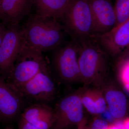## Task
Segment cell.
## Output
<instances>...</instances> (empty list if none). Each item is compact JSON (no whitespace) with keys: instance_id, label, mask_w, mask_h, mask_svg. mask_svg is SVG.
<instances>
[{"instance_id":"1","label":"cell","mask_w":129,"mask_h":129,"mask_svg":"<svg viewBox=\"0 0 129 129\" xmlns=\"http://www.w3.org/2000/svg\"><path fill=\"white\" fill-rule=\"evenodd\" d=\"M23 27L27 45L42 53L62 44L67 34L59 20L36 13L29 16Z\"/></svg>"},{"instance_id":"2","label":"cell","mask_w":129,"mask_h":129,"mask_svg":"<svg viewBox=\"0 0 129 129\" xmlns=\"http://www.w3.org/2000/svg\"><path fill=\"white\" fill-rule=\"evenodd\" d=\"M59 21L67 34L78 42L95 37L93 17L88 0H69Z\"/></svg>"},{"instance_id":"3","label":"cell","mask_w":129,"mask_h":129,"mask_svg":"<svg viewBox=\"0 0 129 129\" xmlns=\"http://www.w3.org/2000/svg\"><path fill=\"white\" fill-rule=\"evenodd\" d=\"M48 65L42 52L27 44L5 78V80L14 90L30 80Z\"/></svg>"},{"instance_id":"4","label":"cell","mask_w":129,"mask_h":129,"mask_svg":"<svg viewBox=\"0 0 129 129\" xmlns=\"http://www.w3.org/2000/svg\"><path fill=\"white\" fill-rule=\"evenodd\" d=\"M80 45L76 41L71 39L64 41L51 51V67L63 79L72 80L80 74L77 60Z\"/></svg>"},{"instance_id":"5","label":"cell","mask_w":129,"mask_h":129,"mask_svg":"<svg viewBox=\"0 0 129 129\" xmlns=\"http://www.w3.org/2000/svg\"><path fill=\"white\" fill-rule=\"evenodd\" d=\"M49 65L32 79L13 90L23 99L46 104L53 99L55 87Z\"/></svg>"},{"instance_id":"6","label":"cell","mask_w":129,"mask_h":129,"mask_svg":"<svg viewBox=\"0 0 129 129\" xmlns=\"http://www.w3.org/2000/svg\"><path fill=\"white\" fill-rule=\"evenodd\" d=\"M27 42L23 27L8 24L7 30L0 46V75L5 78Z\"/></svg>"},{"instance_id":"7","label":"cell","mask_w":129,"mask_h":129,"mask_svg":"<svg viewBox=\"0 0 129 129\" xmlns=\"http://www.w3.org/2000/svg\"><path fill=\"white\" fill-rule=\"evenodd\" d=\"M80 45L78 64L80 74L90 78L104 72L106 68V56L108 53L95 38L78 42Z\"/></svg>"},{"instance_id":"8","label":"cell","mask_w":129,"mask_h":129,"mask_svg":"<svg viewBox=\"0 0 129 129\" xmlns=\"http://www.w3.org/2000/svg\"><path fill=\"white\" fill-rule=\"evenodd\" d=\"M83 105L81 99L76 95L63 98L54 111L55 122L51 129H62L80 123L83 117Z\"/></svg>"},{"instance_id":"9","label":"cell","mask_w":129,"mask_h":129,"mask_svg":"<svg viewBox=\"0 0 129 129\" xmlns=\"http://www.w3.org/2000/svg\"><path fill=\"white\" fill-rule=\"evenodd\" d=\"M92 12L95 37L111 31L116 22L114 7L111 0H88Z\"/></svg>"},{"instance_id":"10","label":"cell","mask_w":129,"mask_h":129,"mask_svg":"<svg viewBox=\"0 0 129 129\" xmlns=\"http://www.w3.org/2000/svg\"><path fill=\"white\" fill-rule=\"evenodd\" d=\"M95 38L108 54L116 55L128 49L129 47V19L108 33Z\"/></svg>"},{"instance_id":"11","label":"cell","mask_w":129,"mask_h":129,"mask_svg":"<svg viewBox=\"0 0 129 129\" xmlns=\"http://www.w3.org/2000/svg\"><path fill=\"white\" fill-rule=\"evenodd\" d=\"M23 101L0 75V120L9 121L17 117L23 109Z\"/></svg>"},{"instance_id":"12","label":"cell","mask_w":129,"mask_h":129,"mask_svg":"<svg viewBox=\"0 0 129 129\" xmlns=\"http://www.w3.org/2000/svg\"><path fill=\"white\" fill-rule=\"evenodd\" d=\"M21 117L39 129H51L55 120L53 111L46 104L35 103L24 110Z\"/></svg>"},{"instance_id":"13","label":"cell","mask_w":129,"mask_h":129,"mask_svg":"<svg viewBox=\"0 0 129 129\" xmlns=\"http://www.w3.org/2000/svg\"><path fill=\"white\" fill-rule=\"evenodd\" d=\"M34 0H1L0 7L7 24H19L30 13Z\"/></svg>"},{"instance_id":"14","label":"cell","mask_w":129,"mask_h":129,"mask_svg":"<svg viewBox=\"0 0 129 129\" xmlns=\"http://www.w3.org/2000/svg\"><path fill=\"white\" fill-rule=\"evenodd\" d=\"M69 0H34L36 14L60 20L67 7Z\"/></svg>"},{"instance_id":"15","label":"cell","mask_w":129,"mask_h":129,"mask_svg":"<svg viewBox=\"0 0 129 129\" xmlns=\"http://www.w3.org/2000/svg\"><path fill=\"white\" fill-rule=\"evenodd\" d=\"M111 115L115 118H121L125 115L127 101L123 93L117 91H109L106 95Z\"/></svg>"},{"instance_id":"16","label":"cell","mask_w":129,"mask_h":129,"mask_svg":"<svg viewBox=\"0 0 129 129\" xmlns=\"http://www.w3.org/2000/svg\"><path fill=\"white\" fill-rule=\"evenodd\" d=\"M81 100L83 105L91 113H101L106 109V101L101 96L88 95L83 97Z\"/></svg>"},{"instance_id":"17","label":"cell","mask_w":129,"mask_h":129,"mask_svg":"<svg viewBox=\"0 0 129 129\" xmlns=\"http://www.w3.org/2000/svg\"><path fill=\"white\" fill-rule=\"evenodd\" d=\"M114 7L116 18L115 27L129 19V0H116Z\"/></svg>"},{"instance_id":"18","label":"cell","mask_w":129,"mask_h":129,"mask_svg":"<svg viewBox=\"0 0 129 129\" xmlns=\"http://www.w3.org/2000/svg\"><path fill=\"white\" fill-rule=\"evenodd\" d=\"M108 125L107 122L101 119H96L94 120L90 129H108Z\"/></svg>"},{"instance_id":"19","label":"cell","mask_w":129,"mask_h":129,"mask_svg":"<svg viewBox=\"0 0 129 129\" xmlns=\"http://www.w3.org/2000/svg\"><path fill=\"white\" fill-rule=\"evenodd\" d=\"M18 129H39L21 117L18 122Z\"/></svg>"},{"instance_id":"20","label":"cell","mask_w":129,"mask_h":129,"mask_svg":"<svg viewBox=\"0 0 129 129\" xmlns=\"http://www.w3.org/2000/svg\"><path fill=\"white\" fill-rule=\"evenodd\" d=\"M8 24L4 22L0 23V46L2 43L7 30Z\"/></svg>"},{"instance_id":"21","label":"cell","mask_w":129,"mask_h":129,"mask_svg":"<svg viewBox=\"0 0 129 129\" xmlns=\"http://www.w3.org/2000/svg\"><path fill=\"white\" fill-rule=\"evenodd\" d=\"M124 79L126 84H129V65L125 70L124 73Z\"/></svg>"},{"instance_id":"22","label":"cell","mask_w":129,"mask_h":129,"mask_svg":"<svg viewBox=\"0 0 129 129\" xmlns=\"http://www.w3.org/2000/svg\"><path fill=\"white\" fill-rule=\"evenodd\" d=\"M123 90L125 93L129 96V84H126Z\"/></svg>"},{"instance_id":"23","label":"cell","mask_w":129,"mask_h":129,"mask_svg":"<svg viewBox=\"0 0 129 129\" xmlns=\"http://www.w3.org/2000/svg\"><path fill=\"white\" fill-rule=\"evenodd\" d=\"M123 129H129V119L125 120L124 123Z\"/></svg>"},{"instance_id":"24","label":"cell","mask_w":129,"mask_h":129,"mask_svg":"<svg viewBox=\"0 0 129 129\" xmlns=\"http://www.w3.org/2000/svg\"><path fill=\"white\" fill-rule=\"evenodd\" d=\"M108 129H122L118 126H115V125H109Z\"/></svg>"},{"instance_id":"25","label":"cell","mask_w":129,"mask_h":129,"mask_svg":"<svg viewBox=\"0 0 129 129\" xmlns=\"http://www.w3.org/2000/svg\"><path fill=\"white\" fill-rule=\"evenodd\" d=\"M0 20H2V22H3L5 21V18H4V16H3L2 12L1 10V7H0Z\"/></svg>"},{"instance_id":"26","label":"cell","mask_w":129,"mask_h":129,"mask_svg":"<svg viewBox=\"0 0 129 129\" xmlns=\"http://www.w3.org/2000/svg\"><path fill=\"white\" fill-rule=\"evenodd\" d=\"M6 129H12L11 128V127H7V128H6Z\"/></svg>"},{"instance_id":"27","label":"cell","mask_w":129,"mask_h":129,"mask_svg":"<svg viewBox=\"0 0 129 129\" xmlns=\"http://www.w3.org/2000/svg\"><path fill=\"white\" fill-rule=\"evenodd\" d=\"M1 1V0H0V1Z\"/></svg>"}]
</instances>
